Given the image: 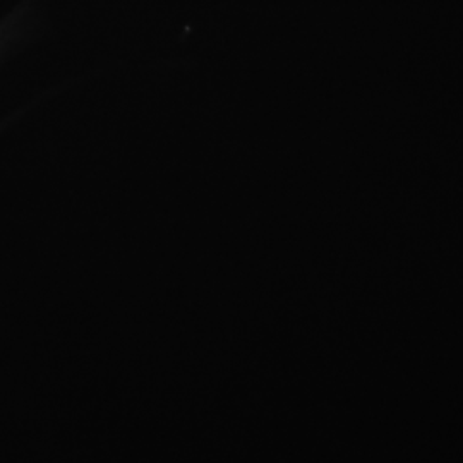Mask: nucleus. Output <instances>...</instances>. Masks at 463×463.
<instances>
[]
</instances>
